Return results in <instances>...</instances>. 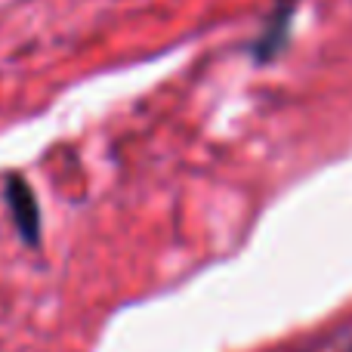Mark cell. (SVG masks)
<instances>
[{
	"mask_svg": "<svg viewBox=\"0 0 352 352\" xmlns=\"http://www.w3.org/2000/svg\"><path fill=\"white\" fill-rule=\"evenodd\" d=\"M3 201L6 210H10V219L16 226L19 238H22L28 248H37L41 244V204L34 198V188L28 186V179L19 173H6L3 179Z\"/></svg>",
	"mask_w": 352,
	"mask_h": 352,
	"instance_id": "1",
	"label": "cell"
},
{
	"mask_svg": "<svg viewBox=\"0 0 352 352\" xmlns=\"http://www.w3.org/2000/svg\"><path fill=\"white\" fill-rule=\"evenodd\" d=\"M294 12H297V0H281V3L275 6V12L266 19L263 34L254 41V62L266 65V62H272L275 56L287 47L291 25H294Z\"/></svg>",
	"mask_w": 352,
	"mask_h": 352,
	"instance_id": "2",
	"label": "cell"
}]
</instances>
